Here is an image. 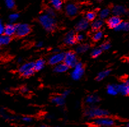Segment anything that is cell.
Listing matches in <instances>:
<instances>
[{"label":"cell","instance_id":"cell-26","mask_svg":"<svg viewBox=\"0 0 129 127\" xmlns=\"http://www.w3.org/2000/svg\"><path fill=\"white\" fill-rule=\"evenodd\" d=\"M110 73H111V70H103V71L99 73L97 77H96V80H98V81H101V80H103V79H105V78L107 77L108 76H109Z\"/></svg>","mask_w":129,"mask_h":127},{"label":"cell","instance_id":"cell-41","mask_svg":"<svg viewBox=\"0 0 129 127\" xmlns=\"http://www.w3.org/2000/svg\"><path fill=\"white\" fill-rule=\"evenodd\" d=\"M22 91L23 93H27L28 91V88L26 87H24L22 88Z\"/></svg>","mask_w":129,"mask_h":127},{"label":"cell","instance_id":"cell-30","mask_svg":"<svg viewBox=\"0 0 129 127\" xmlns=\"http://www.w3.org/2000/svg\"><path fill=\"white\" fill-rule=\"evenodd\" d=\"M85 19H87L88 22H92L96 19V13L94 12H88L86 13Z\"/></svg>","mask_w":129,"mask_h":127},{"label":"cell","instance_id":"cell-28","mask_svg":"<svg viewBox=\"0 0 129 127\" xmlns=\"http://www.w3.org/2000/svg\"><path fill=\"white\" fill-rule=\"evenodd\" d=\"M102 52H103V51L101 50V49L100 47H97V48H95L92 50V52H91V56H92V58H97L101 55Z\"/></svg>","mask_w":129,"mask_h":127},{"label":"cell","instance_id":"cell-39","mask_svg":"<svg viewBox=\"0 0 129 127\" xmlns=\"http://www.w3.org/2000/svg\"><path fill=\"white\" fill-rule=\"evenodd\" d=\"M4 29H5V26L3 25L2 20L0 19V35L4 34Z\"/></svg>","mask_w":129,"mask_h":127},{"label":"cell","instance_id":"cell-27","mask_svg":"<svg viewBox=\"0 0 129 127\" xmlns=\"http://www.w3.org/2000/svg\"><path fill=\"white\" fill-rule=\"evenodd\" d=\"M11 41V37L3 34L0 35V46H5L10 44Z\"/></svg>","mask_w":129,"mask_h":127},{"label":"cell","instance_id":"cell-7","mask_svg":"<svg viewBox=\"0 0 129 127\" xmlns=\"http://www.w3.org/2000/svg\"><path fill=\"white\" fill-rule=\"evenodd\" d=\"M31 32V27L27 24H19L16 25L15 35L19 37H23L29 35Z\"/></svg>","mask_w":129,"mask_h":127},{"label":"cell","instance_id":"cell-43","mask_svg":"<svg viewBox=\"0 0 129 127\" xmlns=\"http://www.w3.org/2000/svg\"><path fill=\"white\" fill-rule=\"evenodd\" d=\"M126 127H129V120L127 122H126Z\"/></svg>","mask_w":129,"mask_h":127},{"label":"cell","instance_id":"cell-21","mask_svg":"<svg viewBox=\"0 0 129 127\" xmlns=\"http://www.w3.org/2000/svg\"><path fill=\"white\" fill-rule=\"evenodd\" d=\"M52 102L56 105L62 106L65 103V98L62 96H55L52 98Z\"/></svg>","mask_w":129,"mask_h":127},{"label":"cell","instance_id":"cell-42","mask_svg":"<svg viewBox=\"0 0 129 127\" xmlns=\"http://www.w3.org/2000/svg\"><path fill=\"white\" fill-rule=\"evenodd\" d=\"M40 127H62V126H47V125H41L40 126Z\"/></svg>","mask_w":129,"mask_h":127},{"label":"cell","instance_id":"cell-13","mask_svg":"<svg viewBox=\"0 0 129 127\" xmlns=\"http://www.w3.org/2000/svg\"><path fill=\"white\" fill-rule=\"evenodd\" d=\"M64 43L68 46H73L76 43V35L73 31H70L66 35L64 39Z\"/></svg>","mask_w":129,"mask_h":127},{"label":"cell","instance_id":"cell-19","mask_svg":"<svg viewBox=\"0 0 129 127\" xmlns=\"http://www.w3.org/2000/svg\"><path fill=\"white\" fill-rule=\"evenodd\" d=\"M100 101V98L97 95H88L86 99H85V102L87 104L89 105H93L95 104V103H98Z\"/></svg>","mask_w":129,"mask_h":127},{"label":"cell","instance_id":"cell-9","mask_svg":"<svg viewBox=\"0 0 129 127\" xmlns=\"http://www.w3.org/2000/svg\"><path fill=\"white\" fill-rule=\"evenodd\" d=\"M118 93L123 96H129V80H125L123 82L116 84Z\"/></svg>","mask_w":129,"mask_h":127},{"label":"cell","instance_id":"cell-47","mask_svg":"<svg viewBox=\"0 0 129 127\" xmlns=\"http://www.w3.org/2000/svg\"><path fill=\"white\" fill-rule=\"evenodd\" d=\"M92 127H95V126H92Z\"/></svg>","mask_w":129,"mask_h":127},{"label":"cell","instance_id":"cell-11","mask_svg":"<svg viewBox=\"0 0 129 127\" xmlns=\"http://www.w3.org/2000/svg\"><path fill=\"white\" fill-rule=\"evenodd\" d=\"M122 21L121 17L116 15H112V16L109 17L107 20V24L111 29H115L119 25L121 22Z\"/></svg>","mask_w":129,"mask_h":127},{"label":"cell","instance_id":"cell-1","mask_svg":"<svg viewBox=\"0 0 129 127\" xmlns=\"http://www.w3.org/2000/svg\"><path fill=\"white\" fill-rule=\"evenodd\" d=\"M109 112L107 110L95 106H90L88 107L85 109L84 112L85 116L91 120L100 117L107 116H109Z\"/></svg>","mask_w":129,"mask_h":127},{"label":"cell","instance_id":"cell-34","mask_svg":"<svg viewBox=\"0 0 129 127\" xmlns=\"http://www.w3.org/2000/svg\"><path fill=\"white\" fill-rule=\"evenodd\" d=\"M100 48L101 49V50L103 51H108L109 49L111 48V44L108 41H106V42H104L103 44H101V46H100Z\"/></svg>","mask_w":129,"mask_h":127},{"label":"cell","instance_id":"cell-3","mask_svg":"<svg viewBox=\"0 0 129 127\" xmlns=\"http://www.w3.org/2000/svg\"><path fill=\"white\" fill-rule=\"evenodd\" d=\"M39 22L41 26L47 31H52L56 28V20L54 17L47 13L42 14L39 17Z\"/></svg>","mask_w":129,"mask_h":127},{"label":"cell","instance_id":"cell-44","mask_svg":"<svg viewBox=\"0 0 129 127\" xmlns=\"http://www.w3.org/2000/svg\"><path fill=\"white\" fill-rule=\"evenodd\" d=\"M127 14H128V16H129V10H128V12H127Z\"/></svg>","mask_w":129,"mask_h":127},{"label":"cell","instance_id":"cell-20","mask_svg":"<svg viewBox=\"0 0 129 127\" xmlns=\"http://www.w3.org/2000/svg\"><path fill=\"white\" fill-rule=\"evenodd\" d=\"M45 61L43 59H39L36 62H34V70L35 71H40L44 68Z\"/></svg>","mask_w":129,"mask_h":127},{"label":"cell","instance_id":"cell-22","mask_svg":"<svg viewBox=\"0 0 129 127\" xmlns=\"http://www.w3.org/2000/svg\"><path fill=\"white\" fill-rule=\"evenodd\" d=\"M106 91L107 93L111 96H115L118 94L117 88H116V84H109L107 86Z\"/></svg>","mask_w":129,"mask_h":127},{"label":"cell","instance_id":"cell-14","mask_svg":"<svg viewBox=\"0 0 129 127\" xmlns=\"http://www.w3.org/2000/svg\"><path fill=\"white\" fill-rule=\"evenodd\" d=\"M89 23L86 19H81L79 20L76 25V30L78 31H84L89 28Z\"/></svg>","mask_w":129,"mask_h":127},{"label":"cell","instance_id":"cell-15","mask_svg":"<svg viewBox=\"0 0 129 127\" xmlns=\"http://www.w3.org/2000/svg\"><path fill=\"white\" fill-rule=\"evenodd\" d=\"M16 33V25L14 24H8L5 26L4 29V34L7 36H12L13 35H15Z\"/></svg>","mask_w":129,"mask_h":127},{"label":"cell","instance_id":"cell-16","mask_svg":"<svg viewBox=\"0 0 129 127\" xmlns=\"http://www.w3.org/2000/svg\"><path fill=\"white\" fill-rule=\"evenodd\" d=\"M104 25V21L101 19H95L92 22L91 28L95 31H99L100 29H101L102 27Z\"/></svg>","mask_w":129,"mask_h":127},{"label":"cell","instance_id":"cell-37","mask_svg":"<svg viewBox=\"0 0 129 127\" xmlns=\"http://www.w3.org/2000/svg\"><path fill=\"white\" fill-rule=\"evenodd\" d=\"M85 38V36L82 33H79L76 35V40L78 41H81L84 40Z\"/></svg>","mask_w":129,"mask_h":127},{"label":"cell","instance_id":"cell-6","mask_svg":"<svg viewBox=\"0 0 129 127\" xmlns=\"http://www.w3.org/2000/svg\"><path fill=\"white\" fill-rule=\"evenodd\" d=\"M84 72H85V70H84L83 64L81 63L78 62L77 64L73 67V70L71 74V75L73 80H78L83 77Z\"/></svg>","mask_w":129,"mask_h":127},{"label":"cell","instance_id":"cell-4","mask_svg":"<svg viewBox=\"0 0 129 127\" xmlns=\"http://www.w3.org/2000/svg\"><path fill=\"white\" fill-rule=\"evenodd\" d=\"M63 62L69 68H73L78 63V58L76 53L73 51H68V52L64 53Z\"/></svg>","mask_w":129,"mask_h":127},{"label":"cell","instance_id":"cell-46","mask_svg":"<svg viewBox=\"0 0 129 127\" xmlns=\"http://www.w3.org/2000/svg\"><path fill=\"white\" fill-rule=\"evenodd\" d=\"M128 63H129V59H128Z\"/></svg>","mask_w":129,"mask_h":127},{"label":"cell","instance_id":"cell-24","mask_svg":"<svg viewBox=\"0 0 129 127\" xmlns=\"http://www.w3.org/2000/svg\"><path fill=\"white\" fill-rule=\"evenodd\" d=\"M50 3L55 10H59L62 8L63 3L62 0H50Z\"/></svg>","mask_w":129,"mask_h":127},{"label":"cell","instance_id":"cell-25","mask_svg":"<svg viewBox=\"0 0 129 127\" xmlns=\"http://www.w3.org/2000/svg\"><path fill=\"white\" fill-rule=\"evenodd\" d=\"M110 13L111 10L109 8H104V9L100 11L99 15L100 19H102V20H104V19H108L109 17Z\"/></svg>","mask_w":129,"mask_h":127},{"label":"cell","instance_id":"cell-32","mask_svg":"<svg viewBox=\"0 0 129 127\" xmlns=\"http://www.w3.org/2000/svg\"><path fill=\"white\" fill-rule=\"evenodd\" d=\"M5 3L7 8H9V9H12L15 6V3L14 0H5Z\"/></svg>","mask_w":129,"mask_h":127},{"label":"cell","instance_id":"cell-40","mask_svg":"<svg viewBox=\"0 0 129 127\" xmlns=\"http://www.w3.org/2000/svg\"><path fill=\"white\" fill-rule=\"evenodd\" d=\"M43 43L42 41H39L36 44V47H38V48H41V47H43Z\"/></svg>","mask_w":129,"mask_h":127},{"label":"cell","instance_id":"cell-17","mask_svg":"<svg viewBox=\"0 0 129 127\" xmlns=\"http://www.w3.org/2000/svg\"><path fill=\"white\" fill-rule=\"evenodd\" d=\"M68 69H69V67L64 62H62V63H59V64H57L56 65H55L53 71L55 73L60 74V73L66 72V71H68Z\"/></svg>","mask_w":129,"mask_h":127},{"label":"cell","instance_id":"cell-33","mask_svg":"<svg viewBox=\"0 0 129 127\" xmlns=\"http://www.w3.org/2000/svg\"><path fill=\"white\" fill-rule=\"evenodd\" d=\"M0 114H1V116H2L3 117L4 119H7V120H12V119H14V118H13L12 116L10 115L9 114L7 113L5 111H1V112H0Z\"/></svg>","mask_w":129,"mask_h":127},{"label":"cell","instance_id":"cell-36","mask_svg":"<svg viewBox=\"0 0 129 127\" xmlns=\"http://www.w3.org/2000/svg\"><path fill=\"white\" fill-rule=\"evenodd\" d=\"M21 121H22L24 122V123H31V122L33 121V118H31V117L23 116L22 118H21Z\"/></svg>","mask_w":129,"mask_h":127},{"label":"cell","instance_id":"cell-12","mask_svg":"<svg viewBox=\"0 0 129 127\" xmlns=\"http://www.w3.org/2000/svg\"><path fill=\"white\" fill-rule=\"evenodd\" d=\"M66 13L69 17H75L78 13V8L73 3H68L65 8Z\"/></svg>","mask_w":129,"mask_h":127},{"label":"cell","instance_id":"cell-10","mask_svg":"<svg viewBox=\"0 0 129 127\" xmlns=\"http://www.w3.org/2000/svg\"><path fill=\"white\" fill-rule=\"evenodd\" d=\"M127 8L125 6L121 5H114L111 10V12L113 13V15H116V16L120 17H121V16L126 15L127 13Z\"/></svg>","mask_w":129,"mask_h":127},{"label":"cell","instance_id":"cell-31","mask_svg":"<svg viewBox=\"0 0 129 127\" xmlns=\"http://www.w3.org/2000/svg\"><path fill=\"white\" fill-rule=\"evenodd\" d=\"M19 18V15L17 13H13L9 15V20L11 23H15Z\"/></svg>","mask_w":129,"mask_h":127},{"label":"cell","instance_id":"cell-38","mask_svg":"<svg viewBox=\"0 0 129 127\" xmlns=\"http://www.w3.org/2000/svg\"><path fill=\"white\" fill-rule=\"evenodd\" d=\"M70 93H71L70 90H64V91H63L62 93L61 96H62V97H64V98H66L67 96H69V94H70Z\"/></svg>","mask_w":129,"mask_h":127},{"label":"cell","instance_id":"cell-23","mask_svg":"<svg viewBox=\"0 0 129 127\" xmlns=\"http://www.w3.org/2000/svg\"><path fill=\"white\" fill-rule=\"evenodd\" d=\"M90 49V46L87 44H80L77 46L76 51L78 54H83L87 52Z\"/></svg>","mask_w":129,"mask_h":127},{"label":"cell","instance_id":"cell-45","mask_svg":"<svg viewBox=\"0 0 129 127\" xmlns=\"http://www.w3.org/2000/svg\"><path fill=\"white\" fill-rule=\"evenodd\" d=\"M0 51H1V46H0Z\"/></svg>","mask_w":129,"mask_h":127},{"label":"cell","instance_id":"cell-29","mask_svg":"<svg viewBox=\"0 0 129 127\" xmlns=\"http://www.w3.org/2000/svg\"><path fill=\"white\" fill-rule=\"evenodd\" d=\"M103 33L101 31H97L95 32V33L92 36V39H93V41H98L99 40H101L103 38Z\"/></svg>","mask_w":129,"mask_h":127},{"label":"cell","instance_id":"cell-2","mask_svg":"<svg viewBox=\"0 0 129 127\" xmlns=\"http://www.w3.org/2000/svg\"><path fill=\"white\" fill-rule=\"evenodd\" d=\"M91 124L95 127H115L117 126V121L107 116L92 119Z\"/></svg>","mask_w":129,"mask_h":127},{"label":"cell","instance_id":"cell-18","mask_svg":"<svg viewBox=\"0 0 129 127\" xmlns=\"http://www.w3.org/2000/svg\"><path fill=\"white\" fill-rule=\"evenodd\" d=\"M114 30L117 31H128L129 21H128V20H122Z\"/></svg>","mask_w":129,"mask_h":127},{"label":"cell","instance_id":"cell-8","mask_svg":"<svg viewBox=\"0 0 129 127\" xmlns=\"http://www.w3.org/2000/svg\"><path fill=\"white\" fill-rule=\"evenodd\" d=\"M64 53L62 52H55L48 59V63L51 65H56L64 61Z\"/></svg>","mask_w":129,"mask_h":127},{"label":"cell","instance_id":"cell-5","mask_svg":"<svg viewBox=\"0 0 129 127\" xmlns=\"http://www.w3.org/2000/svg\"><path fill=\"white\" fill-rule=\"evenodd\" d=\"M19 71L22 74V75L25 77L31 76L33 75L35 72L34 70V62H28L25 64H23L19 68Z\"/></svg>","mask_w":129,"mask_h":127},{"label":"cell","instance_id":"cell-35","mask_svg":"<svg viewBox=\"0 0 129 127\" xmlns=\"http://www.w3.org/2000/svg\"><path fill=\"white\" fill-rule=\"evenodd\" d=\"M45 13L48 14V15H50V16L53 17H55V12L54 9L52 8H48V9L46 10Z\"/></svg>","mask_w":129,"mask_h":127}]
</instances>
